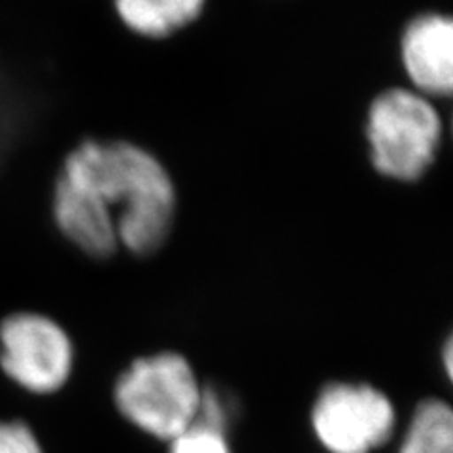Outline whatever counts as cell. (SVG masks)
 I'll use <instances>...</instances> for the list:
<instances>
[{
  "label": "cell",
  "mask_w": 453,
  "mask_h": 453,
  "mask_svg": "<svg viewBox=\"0 0 453 453\" xmlns=\"http://www.w3.org/2000/svg\"><path fill=\"white\" fill-rule=\"evenodd\" d=\"M50 211L57 233L83 257L104 259L119 244L146 255L173 229L176 189L146 148L81 138L57 166Z\"/></svg>",
  "instance_id": "cell-1"
},
{
  "label": "cell",
  "mask_w": 453,
  "mask_h": 453,
  "mask_svg": "<svg viewBox=\"0 0 453 453\" xmlns=\"http://www.w3.org/2000/svg\"><path fill=\"white\" fill-rule=\"evenodd\" d=\"M203 399L191 363L178 351L134 359L113 386L119 414L159 441H173L195 421Z\"/></svg>",
  "instance_id": "cell-2"
},
{
  "label": "cell",
  "mask_w": 453,
  "mask_h": 453,
  "mask_svg": "<svg viewBox=\"0 0 453 453\" xmlns=\"http://www.w3.org/2000/svg\"><path fill=\"white\" fill-rule=\"evenodd\" d=\"M442 118L433 101L412 88L378 93L366 113V140L380 174L412 181L425 174L441 148Z\"/></svg>",
  "instance_id": "cell-3"
},
{
  "label": "cell",
  "mask_w": 453,
  "mask_h": 453,
  "mask_svg": "<svg viewBox=\"0 0 453 453\" xmlns=\"http://www.w3.org/2000/svg\"><path fill=\"white\" fill-rule=\"evenodd\" d=\"M78 349L63 325L38 311L0 321V372L25 395L61 393L73 380Z\"/></svg>",
  "instance_id": "cell-4"
},
{
  "label": "cell",
  "mask_w": 453,
  "mask_h": 453,
  "mask_svg": "<svg viewBox=\"0 0 453 453\" xmlns=\"http://www.w3.org/2000/svg\"><path fill=\"white\" fill-rule=\"evenodd\" d=\"M395 423L389 396L368 384L334 381L311 408V429L331 453H372L389 441Z\"/></svg>",
  "instance_id": "cell-5"
},
{
  "label": "cell",
  "mask_w": 453,
  "mask_h": 453,
  "mask_svg": "<svg viewBox=\"0 0 453 453\" xmlns=\"http://www.w3.org/2000/svg\"><path fill=\"white\" fill-rule=\"evenodd\" d=\"M401 59L414 91L448 96L453 88V21L444 13H423L404 28Z\"/></svg>",
  "instance_id": "cell-6"
},
{
  "label": "cell",
  "mask_w": 453,
  "mask_h": 453,
  "mask_svg": "<svg viewBox=\"0 0 453 453\" xmlns=\"http://www.w3.org/2000/svg\"><path fill=\"white\" fill-rule=\"evenodd\" d=\"M119 18L144 36H166L193 23L204 8L203 0H119Z\"/></svg>",
  "instance_id": "cell-7"
},
{
  "label": "cell",
  "mask_w": 453,
  "mask_h": 453,
  "mask_svg": "<svg viewBox=\"0 0 453 453\" xmlns=\"http://www.w3.org/2000/svg\"><path fill=\"white\" fill-rule=\"evenodd\" d=\"M399 453H453V412L441 399L423 401L410 421Z\"/></svg>",
  "instance_id": "cell-8"
},
{
  "label": "cell",
  "mask_w": 453,
  "mask_h": 453,
  "mask_svg": "<svg viewBox=\"0 0 453 453\" xmlns=\"http://www.w3.org/2000/svg\"><path fill=\"white\" fill-rule=\"evenodd\" d=\"M170 453H231L225 431L193 421L170 441Z\"/></svg>",
  "instance_id": "cell-9"
},
{
  "label": "cell",
  "mask_w": 453,
  "mask_h": 453,
  "mask_svg": "<svg viewBox=\"0 0 453 453\" xmlns=\"http://www.w3.org/2000/svg\"><path fill=\"white\" fill-rule=\"evenodd\" d=\"M0 453H44L38 434L21 418L0 419Z\"/></svg>",
  "instance_id": "cell-10"
},
{
  "label": "cell",
  "mask_w": 453,
  "mask_h": 453,
  "mask_svg": "<svg viewBox=\"0 0 453 453\" xmlns=\"http://www.w3.org/2000/svg\"><path fill=\"white\" fill-rule=\"evenodd\" d=\"M444 368H446V374L451 376V363H453V344H451V338H446L444 342Z\"/></svg>",
  "instance_id": "cell-11"
}]
</instances>
